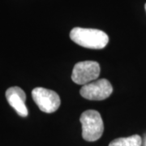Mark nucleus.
<instances>
[{"label": "nucleus", "mask_w": 146, "mask_h": 146, "mask_svg": "<svg viewBox=\"0 0 146 146\" xmlns=\"http://www.w3.org/2000/svg\"><path fill=\"white\" fill-rule=\"evenodd\" d=\"M145 11H146V3H145Z\"/></svg>", "instance_id": "obj_8"}, {"label": "nucleus", "mask_w": 146, "mask_h": 146, "mask_svg": "<svg viewBox=\"0 0 146 146\" xmlns=\"http://www.w3.org/2000/svg\"><path fill=\"white\" fill-rule=\"evenodd\" d=\"M32 97L39 109L48 114L55 112L61 104L60 98L56 92L42 87L33 89Z\"/></svg>", "instance_id": "obj_3"}, {"label": "nucleus", "mask_w": 146, "mask_h": 146, "mask_svg": "<svg viewBox=\"0 0 146 146\" xmlns=\"http://www.w3.org/2000/svg\"><path fill=\"white\" fill-rule=\"evenodd\" d=\"M82 125L84 140L94 142L100 139L104 131V124L100 113L94 110H88L82 113L80 118Z\"/></svg>", "instance_id": "obj_2"}, {"label": "nucleus", "mask_w": 146, "mask_h": 146, "mask_svg": "<svg viewBox=\"0 0 146 146\" xmlns=\"http://www.w3.org/2000/svg\"><path fill=\"white\" fill-rule=\"evenodd\" d=\"M142 140L139 135L115 139L110 143L109 146H141Z\"/></svg>", "instance_id": "obj_7"}, {"label": "nucleus", "mask_w": 146, "mask_h": 146, "mask_svg": "<svg viewBox=\"0 0 146 146\" xmlns=\"http://www.w3.org/2000/svg\"><path fill=\"white\" fill-rule=\"evenodd\" d=\"M99 63L95 61H83L73 68L72 80L77 84H86L98 79L100 75Z\"/></svg>", "instance_id": "obj_5"}, {"label": "nucleus", "mask_w": 146, "mask_h": 146, "mask_svg": "<svg viewBox=\"0 0 146 146\" xmlns=\"http://www.w3.org/2000/svg\"><path fill=\"white\" fill-rule=\"evenodd\" d=\"M113 93V87L106 79H100L83 85L80 94L84 98L92 101H102L108 98Z\"/></svg>", "instance_id": "obj_4"}, {"label": "nucleus", "mask_w": 146, "mask_h": 146, "mask_svg": "<svg viewBox=\"0 0 146 146\" xmlns=\"http://www.w3.org/2000/svg\"><path fill=\"white\" fill-rule=\"evenodd\" d=\"M6 98L16 113L22 117H26L29 112L25 106L26 95L20 87H11L6 91Z\"/></svg>", "instance_id": "obj_6"}, {"label": "nucleus", "mask_w": 146, "mask_h": 146, "mask_svg": "<svg viewBox=\"0 0 146 146\" xmlns=\"http://www.w3.org/2000/svg\"><path fill=\"white\" fill-rule=\"evenodd\" d=\"M70 38L80 46L94 50H102L109 42V36L105 32L95 29L79 27L72 29Z\"/></svg>", "instance_id": "obj_1"}]
</instances>
